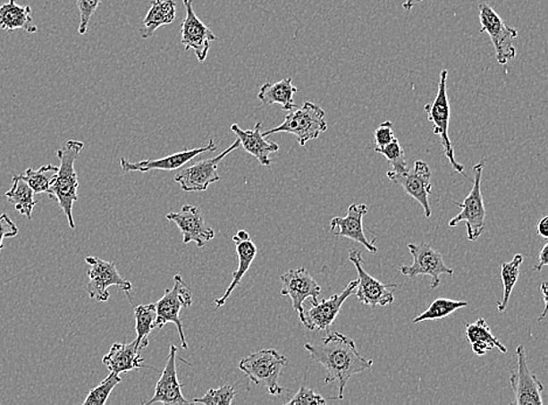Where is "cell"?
<instances>
[{
    "instance_id": "27",
    "label": "cell",
    "mask_w": 548,
    "mask_h": 405,
    "mask_svg": "<svg viewBox=\"0 0 548 405\" xmlns=\"http://www.w3.org/2000/svg\"><path fill=\"white\" fill-rule=\"evenodd\" d=\"M466 335L468 342L473 347L474 353L478 357H483L493 350H498L503 354L508 351L503 343L493 335L485 319L479 318L477 322L467 324Z\"/></svg>"
},
{
    "instance_id": "33",
    "label": "cell",
    "mask_w": 548,
    "mask_h": 405,
    "mask_svg": "<svg viewBox=\"0 0 548 405\" xmlns=\"http://www.w3.org/2000/svg\"><path fill=\"white\" fill-rule=\"evenodd\" d=\"M467 301H459L448 300V298H439L433 301L432 305L426 309L424 313L417 316L413 320L414 324L422 322H432V320H440L447 318V316L452 315V313L459 311V309L467 308Z\"/></svg>"
},
{
    "instance_id": "41",
    "label": "cell",
    "mask_w": 548,
    "mask_h": 405,
    "mask_svg": "<svg viewBox=\"0 0 548 405\" xmlns=\"http://www.w3.org/2000/svg\"><path fill=\"white\" fill-rule=\"evenodd\" d=\"M548 265V243L544 244L542 251L539 252V262L534 267L535 271H542L544 266Z\"/></svg>"
},
{
    "instance_id": "18",
    "label": "cell",
    "mask_w": 548,
    "mask_h": 405,
    "mask_svg": "<svg viewBox=\"0 0 548 405\" xmlns=\"http://www.w3.org/2000/svg\"><path fill=\"white\" fill-rule=\"evenodd\" d=\"M166 219L177 224L182 234V243L196 242L198 248L215 238V232L205 223L203 213L194 206L185 205L178 213H169Z\"/></svg>"
},
{
    "instance_id": "32",
    "label": "cell",
    "mask_w": 548,
    "mask_h": 405,
    "mask_svg": "<svg viewBox=\"0 0 548 405\" xmlns=\"http://www.w3.org/2000/svg\"><path fill=\"white\" fill-rule=\"evenodd\" d=\"M136 332L135 340L139 350H144L148 346V335L155 330L156 305H139L135 308Z\"/></svg>"
},
{
    "instance_id": "40",
    "label": "cell",
    "mask_w": 548,
    "mask_h": 405,
    "mask_svg": "<svg viewBox=\"0 0 548 405\" xmlns=\"http://www.w3.org/2000/svg\"><path fill=\"white\" fill-rule=\"evenodd\" d=\"M19 234L17 224L10 219L7 214L4 213L0 215V252L3 249L4 239L15 238Z\"/></svg>"
},
{
    "instance_id": "34",
    "label": "cell",
    "mask_w": 548,
    "mask_h": 405,
    "mask_svg": "<svg viewBox=\"0 0 548 405\" xmlns=\"http://www.w3.org/2000/svg\"><path fill=\"white\" fill-rule=\"evenodd\" d=\"M122 378L119 374L110 373L97 387L91 389L83 405H105L108 402L110 393L120 384Z\"/></svg>"
},
{
    "instance_id": "9",
    "label": "cell",
    "mask_w": 548,
    "mask_h": 405,
    "mask_svg": "<svg viewBox=\"0 0 548 405\" xmlns=\"http://www.w3.org/2000/svg\"><path fill=\"white\" fill-rule=\"evenodd\" d=\"M409 250L413 256V263L410 266H401L399 271L403 276L415 278L417 276L432 277L430 288H439L441 274L452 276L454 270L445 266L443 255L432 247L422 242L421 244L409 243Z\"/></svg>"
},
{
    "instance_id": "31",
    "label": "cell",
    "mask_w": 548,
    "mask_h": 405,
    "mask_svg": "<svg viewBox=\"0 0 548 405\" xmlns=\"http://www.w3.org/2000/svg\"><path fill=\"white\" fill-rule=\"evenodd\" d=\"M523 255L517 254L512 261L505 262L501 266V278L503 282V297L498 301V311L504 312L508 308L510 297L519 278L520 266L523 265Z\"/></svg>"
},
{
    "instance_id": "19",
    "label": "cell",
    "mask_w": 548,
    "mask_h": 405,
    "mask_svg": "<svg viewBox=\"0 0 548 405\" xmlns=\"http://www.w3.org/2000/svg\"><path fill=\"white\" fill-rule=\"evenodd\" d=\"M216 148H216L215 139H211L207 147L177 152V154L164 156L161 159H148L143 160V162L131 163L127 159L121 158L120 165L124 173H131V172L176 171L185 166L189 162H191L196 156L207 154V152H215Z\"/></svg>"
},
{
    "instance_id": "1",
    "label": "cell",
    "mask_w": 548,
    "mask_h": 405,
    "mask_svg": "<svg viewBox=\"0 0 548 405\" xmlns=\"http://www.w3.org/2000/svg\"><path fill=\"white\" fill-rule=\"evenodd\" d=\"M304 349L311 360L318 362L326 369L325 384L337 382L338 393L331 400L344 399V389L350 378L370 369L373 361L364 358L357 350L355 340L340 332L327 334L321 343H306Z\"/></svg>"
},
{
    "instance_id": "43",
    "label": "cell",
    "mask_w": 548,
    "mask_h": 405,
    "mask_svg": "<svg viewBox=\"0 0 548 405\" xmlns=\"http://www.w3.org/2000/svg\"><path fill=\"white\" fill-rule=\"evenodd\" d=\"M536 227H538V229H536L538 235L542 236L544 239H548V216H544L543 219L539 221Z\"/></svg>"
},
{
    "instance_id": "20",
    "label": "cell",
    "mask_w": 548,
    "mask_h": 405,
    "mask_svg": "<svg viewBox=\"0 0 548 405\" xmlns=\"http://www.w3.org/2000/svg\"><path fill=\"white\" fill-rule=\"evenodd\" d=\"M177 353V347L171 345L165 368H164L161 378H159L157 384H156L155 395L150 401H148L147 405L155 403L166 405L191 404L182 395L181 388L184 387V384L178 381Z\"/></svg>"
},
{
    "instance_id": "25",
    "label": "cell",
    "mask_w": 548,
    "mask_h": 405,
    "mask_svg": "<svg viewBox=\"0 0 548 405\" xmlns=\"http://www.w3.org/2000/svg\"><path fill=\"white\" fill-rule=\"evenodd\" d=\"M176 14L177 5L174 0H154L144 18L142 29L139 30L140 38L148 39L162 26L173 24Z\"/></svg>"
},
{
    "instance_id": "2",
    "label": "cell",
    "mask_w": 548,
    "mask_h": 405,
    "mask_svg": "<svg viewBox=\"0 0 548 405\" xmlns=\"http://www.w3.org/2000/svg\"><path fill=\"white\" fill-rule=\"evenodd\" d=\"M85 148L80 140H68L63 148L56 151L60 160L58 174L52 186V198H55L68 220L71 229H75L73 216L74 202L79 200V179L75 171V162Z\"/></svg>"
},
{
    "instance_id": "13",
    "label": "cell",
    "mask_w": 548,
    "mask_h": 405,
    "mask_svg": "<svg viewBox=\"0 0 548 405\" xmlns=\"http://www.w3.org/2000/svg\"><path fill=\"white\" fill-rule=\"evenodd\" d=\"M387 178L393 181L395 185L402 187L409 196L417 200L425 210L426 219L432 216V207H430L428 197L432 192V172L427 163L424 160H417L414 163L413 170L409 168L403 172L388 171Z\"/></svg>"
},
{
    "instance_id": "28",
    "label": "cell",
    "mask_w": 548,
    "mask_h": 405,
    "mask_svg": "<svg viewBox=\"0 0 548 405\" xmlns=\"http://www.w3.org/2000/svg\"><path fill=\"white\" fill-rule=\"evenodd\" d=\"M297 88L292 84L291 78L281 80L276 83H265L261 87L257 98L265 105H280L282 110L291 112L295 109L294 97L297 94Z\"/></svg>"
},
{
    "instance_id": "21",
    "label": "cell",
    "mask_w": 548,
    "mask_h": 405,
    "mask_svg": "<svg viewBox=\"0 0 548 405\" xmlns=\"http://www.w3.org/2000/svg\"><path fill=\"white\" fill-rule=\"evenodd\" d=\"M368 212L367 205H351L349 207L348 215L337 216L330 221L331 232L336 238H346L356 240L372 254L378 252L375 242H371L364 232L363 219Z\"/></svg>"
},
{
    "instance_id": "15",
    "label": "cell",
    "mask_w": 548,
    "mask_h": 405,
    "mask_svg": "<svg viewBox=\"0 0 548 405\" xmlns=\"http://www.w3.org/2000/svg\"><path fill=\"white\" fill-rule=\"evenodd\" d=\"M282 296L291 298L292 308L299 313L300 322H304V301L311 298L316 303L318 301L322 288L315 278L311 276L306 267H299L296 270H289L288 273L282 274Z\"/></svg>"
},
{
    "instance_id": "42",
    "label": "cell",
    "mask_w": 548,
    "mask_h": 405,
    "mask_svg": "<svg viewBox=\"0 0 548 405\" xmlns=\"http://www.w3.org/2000/svg\"><path fill=\"white\" fill-rule=\"evenodd\" d=\"M540 290H542V293H543L544 311L542 313V316H539L538 322H542V320L544 318H545V316L547 315V307H548L547 296H548V290H547V283L546 282H543L542 283V286H540Z\"/></svg>"
},
{
    "instance_id": "4",
    "label": "cell",
    "mask_w": 548,
    "mask_h": 405,
    "mask_svg": "<svg viewBox=\"0 0 548 405\" xmlns=\"http://www.w3.org/2000/svg\"><path fill=\"white\" fill-rule=\"evenodd\" d=\"M327 130L325 112L321 106L311 102L304 103L303 106L287 114L283 123L265 132V137L275 135V133H291L294 135L300 147H304L308 141L317 139L321 133Z\"/></svg>"
},
{
    "instance_id": "44",
    "label": "cell",
    "mask_w": 548,
    "mask_h": 405,
    "mask_svg": "<svg viewBox=\"0 0 548 405\" xmlns=\"http://www.w3.org/2000/svg\"><path fill=\"white\" fill-rule=\"evenodd\" d=\"M422 2H425V0H403V10L410 11L415 5H417V4H420Z\"/></svg>"
},
{
    "instance_id": "17",
    "label": "cell",
    "mask_w": 548,
    "mask_h": 405,
    "mask_svg": "<svg viewBox=\"0 0 548 405\" xmlns=\"http://www.w3.org/2000/svg\"><path fill=\"white\" fill-rule=\"evenodd\" d=\"M357 285L358 280L350 282L341 293L333 294L329 300H323L321 303L312 301L309 311L304 313V327L311 332H329L331 325L340 315L342 305L356 291Z\"/></svg>"
},
{
    "instance_id": "38",
    "label": "cell",
    "mask_w": 548,
    "mask_h": 405,
    "mask_svg": "<svg viewBox=\"0 0 548 405\" xmlns=\"http://www.w3.org/2000/svg\"><path fill=\"white\" fill-rule=\"evenodd\" d=\"M287 405H325L326 401L325 397L319 395V393H316L312 389L300 387L299 392L296 393L294 397L289 402L285 403Z\"/></svg>"
},
{
    "instance_id": "36",
    "label": "cell",
    "mask_w": 548,
    "mask_h": 405,
    "mask_svg": "<svg viewBox=\"0 0 548 405\" xmlns=\"http://www.w3.org/2000/svg\"><path fill=\"white\" fill-rule=\"evenodd\" d=\"M375 152L386 156L388 162L391 163L394 172H403L409 170L405 158V151L399 143L398 139L392 140L390 144L383 148H375Z\"/></svg>"
},
{
    "instance_id": "7",
    "label": "cell",
    "mask_w": 548,
    "mask_h": 405,
    "mask_svg": "<svg viewBox=\"0 0 548 405\" xmlns=\"http://www.w3.org/2000/svg\"><path fill=\"white\" fill-rule=\"evenodd\" d=\"M174 285L173 289H167L164 296L155 303L156 305V328H163L166 324L173 323L178 328L179 338H181V349L188 350L189 343L186 342L184 328L179 313L182 308H190L192 305V292L186 285L181 274L173 277Z\"/></svg>"
},
{
    "instance_id": "6",
    "label": "cell",
    "mask_w": 548,
    "mask_h": 405,
    "mask_svg": "<svg viewBox=\"0 0 548 405\" xmlns=\"http://www.w3.org/2000/svg\"><path fill=\"white\" fill-rule=\"evenodd\" d=\"M485 165V160H482L473 167V190H471L469 196L464 198L462 204L456 202L455 205L459 206L460 212L449 221V227L451 228L456 227L459 223L466 224L468 240H477L485 228V207L481 187Z\"/></svg>"
},
{
    "instance_id": "23",
    "label": "cell",
    "mask_w": 548,
    "mask_h": 405,
    "mask_svg": "<svg viewBox=\"0 0 548 405\" xmlns=\"http://www.w3.org/2000/svg\"><path fill=\"white\" fill-rule=\"evenodd\" d=\"M136 342L131 343L115 342L109 353L105 355L102 362L110 373L121 374L131 372L139 368H151L144 366V359L139 353Z\"/></svg>"
},
{
    "instance_id": "5",
    "label": "cell",
    "mask_w": 548,
    "mask_h": 405,
    "mask_svg": "<svg viewBox=\"0 0 548 405\" xmlns=\"http://www.w3.org/2000/svg\"><path fill=\"white\" fill-rule=\"evenodd\" d=\"M448 71L443 70L440 74L439 88L435 98L432 103L425 106L427 113L428 121L433 123L434 133L440 137L443 144V154L447 156L449 163L454 168L455 173L464 174V166L460 165L455 159L454 148L451 140L449 139V122H451V103H449L447 93ZM467 177V175H466Z\"/></svg>"
},
{
    "instance_id": "11",
    "label": "cell",
    "mask_w": 548,
    "mask_h": 405,
    "mask_svg": "<svg viewBox=\"0 0 548 405\" xmlns=\"http://www.w3.org/2000/svg\"><path fill=\"white\" fill-rule=\"evenodd\" d=\"M349 259L356 266L357 273L359 274L355 292L361 304L375 308L394 303V291L398 289L397 284H384L367 273L363 266V255L359 250H350Z\"/></svg>"
},
{
    "instance_id": "26",
    "label": "cell",
    "mask_w": 548,
    "mask_h": 405,
    "mask_svg": "<svg viewBox=\"0 0 548 405\" xmlns=\"http://www.w3.org/2000/svg\"><path fill=\"white\" fill-rule=\"evenodd\" d=\"M0 29L7 32H13L15 30H24L30 34L38 32L30 7L18 5L15 0H10L0 6Z\"/></svg>"
},
{
    "instance_id": "8",
    "label": "cell",
    "mask_w": 548,
    "mask_h": 405,
    "mask_svg": "<svg viewBox=\"0 0 548 405\" xmlns=\"http://www.w3.org/2000/svg\"><path fill=\"white\" fill-rule=\"evenodd\" d=\"M479 21L481 32L488 34L496 51V60L500 64H506L515 59L517 51L513 40L518 37V30L510 28L489 4L479 5Z\"/></svg>"
},
{
    "instance_id": "29",
    "label": "cell",
    "mask_w": 548,
    "mask_h": 405,
    "mask_svg": "<svg viewBox=\"0 0 548 405\" xmlns=\"http://www.w3.org/2000/svg\"><path fill=\"white\" fill-rule=\"evenodd\" d=\"M58 170V166L47 164L39 170L28 168L24 173L15 174V177L28 183L34 194H48L49 198H52V186L55 181Z\"/></svg>"
},
{
    "instance_id": "12",
    "label": "cell",
    "mask_w": 548,
    "mask_h": 405,
    "mask_svg": "<svg viewBox=\"0 0 548 405\" xmlns=\"http://www.w3.org/2000/svg\"><path fill=\"white\" fill-rule=\"evenodd\" d=\"M86 263L89 266V283L87 286V291H89L91 300H95L98 303H106L110 298L108 292L110 286H119L125 292L131 291V283L121 276L115 263L106 262L104 259L94 257V256L86 257Z\"/></svg>"
},
{
    "instance_id": "16",
    "label": "cell",
    "mask_w": 548,
    "mask_h": 405,
    "mask_svg": "<svg viewBox=\"0 0 548 405\" xmlns=\"http://www.w3.org/2000/svg\"><path fill=\"white\" fill-rule=\"evenodd\" d=\"M517 370L511 374L510 382L511 388L515 392L516 405H543L542 393L544 385L542 382L531 373L527 362V353H525L524 346L517 347Z\"/></svg>"
},
{
    "instance_id": "30",
    "label": "cell",
    "mask_w": 548,
    "mask_h": 405,
    "mask_svg": "<svg viewBox=\"0 0 548 405\" xmlns=\"http://www.w3.org/2000/svg\"><path fill=\"white\" fill-rule=\"evenodd\" d=\"M13 189L7 190L5 197L21 215L30 220L32 219L33 209L38 204V201L34 198L33 190L30 189L28 183L15 177V175H13Z\"/></svg>"
},
{
    "instance_id": "37",
    "label": "cell",
    "mask_w": 548,
    "mask_h": 405,
    "mask_svg": "<svg viewBox=\"0 0 548 405\" xmlns=\"http://www.w3.org/2000/svg\"><path fill=\"white\" fill-rule=\"evenodd\" d=\"M102 0H78V9L80 13L79 34L83 36L89 30L91 17L97 13Z\"/></svg>"
},
{
    "instance_id": "24",
    "label": "cell",
    "mask_w": 548,
    "mask_h": 405,
    "mask_svg": "<svg viewBox=\"0 0 548 405\" xmlns=\"http://www.w3.org/2000/svg\"><path fill=\"white\" fill-rule=\"evenodd\" d=\"M235 243V249H237L239 266L238 269L233 273V281H232L230 286H228L226 292L220 300L215 301L216 308L223 307L226 304L228 298L233 293L235 288L241 283L243 276L249 273L250 266L257 257V248L250 239L242 240L240 239L237 234L233 236Z\"/></svg>"
},
{
    "instance_id": "3",
    "label": "cell",
    "mask_w": 548,
    "mask_h": 405,
    "mask_svg": "<svg viewBox=\"0 0 548 405\" xmlns=\"http://www.w3.org/2000/svg\"><path fill=\"white\" fill-rule=\"evenodd\" d=\"M288 359L275 350H261L240 361L239 368L257 387L267 389L270 395L279 396L283 392L279 378Z\"/></svg>"
},
{
    "instance_id": "14",
    "label": "cell",
    "mask_w": 548,
    "mask_h": 405,
    "mask_svg": "<svg viewBox=\"0 0 548 405\" xmlns=\"http://www.w3.org/2000/svg\"><path fill=\"white\" fill-rule=\"evenodd\" d=\"M185 18L181 22V45L185 51L192 49L199 63H204L208 55L213 41L218 37L197 17L193 10V0H184Z\"/></svg>"
},
{
    "instance_id": "10",
    "label": "cell",
    "mask_w": 548,
    "mask_h": 405,
    "mask_svg": "<svg viewBox=\"0 0 548 405\" xmlns=\"http://www.w3.org/2000/svg\"><path fill=\"white\" fill-rule=\"evenodd\" d=\"M240 145L241 144L237 139L227 150H224L219 156L200 160V162L191 166L179 168L176 177H174V181L179 183L181 190H185V192H204L211 183L220 181V175L218 174L220 162H222L224 156L237 150Z\"/></svg>"
},
{
    "instance_id": "22",
    "label": "cell",
    "mask_w": 548,
    "mask_h": 405,
    "mask_svg": "<svg viewBox=\"0 0 548 405\" xmlns=\"http://www.w3.org/2000/svg\"><path fill=\"white\" fill-rule=\"evenodd\" d=\"M261 122H258L253 130H242L238 124L231 126L232 131L237 135L240 144L242 145L245 151L255 156L261 165L270 166L272 165L270 155L279 151L280 147L274 141H269L267 137H265L264 133L261 132Z\"/></svg>"
},
{
    "instance_id": "35",
    "label": "cell",
    "mask_w": 548,
    "mask_h": 405,
    "mask_svg": "<svg viewBox=\"0 0 548 405\" xmlns=\"http://www.w3.org/2000/svg\"><path fill=\"white\" fill-rule=\"evenodd\" d=\"M237 391L233 385L226 384L218 389H209L204 396L194 399L191 403L205 405H231L233 404Z\"/></svg>"
},
{
    "instance_id": "39",
    "label": "cell",
    "mask_w": 548,
    "mask_h": 405,
    "mask_svg": "<svg viewBox=\"0 0 548 405\" xmlns=\"http://www.w3.org/2000/svg\"><path fill=\"white\" fill-rule=\"evenodd\" d=\"M397 139L395 137L393 123L390 121L384 122L378 126L375 132V140L376 148H383L390 144L392 140Z\"/></svg>"
}]
</instances>
